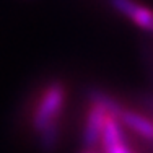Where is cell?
<instances>
[{
	"instance_id": "obj_1",
	"label": "cell",
	"mask_w": 153,
	"mask_h": 153,
	"mask_svg": "<svg viewBox=\"0 0 153 153\" xmlns=\"http://www.w3.org/2000/svg\"><path fill=\"white\" fill-rule=\"evenodd\" d=\"M65 103V88L59 82L51 83L39 98V103L34 109L33 126L39 134L52 124H57L60 111Z\"/></svg>"
},
{
	"instance_id": "obj_2",
	"label": "cell",
	"mask_w": 153,
	"mask_h": 153,
	"mask_svg": "<svg viewBox=\"0 0 153 153\" xmlns=\"http://www.w3.org/2000/svg\"><path fill=\"white\" fill-rule=\"evenodd\" d=\"M108 116H109L108 111L103 106L91 103V106L88 109V114H86L85 129H83V142H85V145L88 148H93L100 143Z\"/></svg>"
},
{
	"instance_id": "obj_3",
	"label": "cell",
	"mask_w": 153,
	"mask_h": 153,
	"mask_svg": "<svg viewBox=\"0 0 153 153\" xmlns=\"http://www.w3.org/2000/svg\"><path fill=\"white\" fill-rule=\"evenodd\" d=\"M111 3L117 12L129 16L137 26H140L145 31L153 33V10L138 5L134 0H111Z\"/></svg>"
},
{
	"instance_id": "obj_4",
	"label": "cell",
	"mask_w": 153,
	"mask_h": 153,
	"mask_svg": "<svg viewBox=\"0 0 153 153\" xmlns=\"http://www.w3.org/2000/svg\"><path fill=\"white\" fill-rule=\"evenodd\" d=\"M101 145L104 148V153H132L130 148L124 143L121 122H119V119L112 117V116H108L106 119L103 137H101Z\"/></svg>"
},
{
	"instance_id": "obj_5",
	"label": "cell",
	"mask_w": 153,
	"mask_h": 153,
	"mask_svg": "<svg viewBox=\"0 0 153 153\" xmlns=\"http://www.w3.org/2000/svg\"><path fill=\"white\" fill-rule=\"evenodd\" d=\"M119 122L127 126L130 130H134L135 134H138L143 138H150L153 140V121L145 116L138 114L135 111H130V109H124Z\"/></svg>"
},
{
	"instance_id": "obj_6",
	"label": "cell",
	"mask_w": 153,
	"mask_h": 153,
	"mask_svg": "<svg viewBox=\"0 0 153 153\" xmlns=\"http://www.w3.org/2000/svg\"><path fill=\"white\" fill-rule=\"evenodd\" d=\"M90 101L94 103V104L103 106L108 111V114L112 116V117H116V119L121 117V114H122V111H124V108L114 100V98H111L109 94L103 93V91H98V90H94V91L90 93Z\"/></svg>"
},
{
	"instance_id": "obj_7",
	"label": "cell",
	"mask_w": 153,
	"mask_h": 153,
	"mask_svg": "<svg viewBox=\"0 0 153 153\" xmlns=\"http://www.w3.org/2000/svg\"><path fill=\"white\" fill-rule=\"evenodd\" d=\"M59 140V124H52L41 132V143L44 150H52Z\"/></svg>"
},
{
	"instance_id": "obj_8",
	"label": "cell",
	"mask_w": 153,
	"mask_h": 153,
	"mask_svg": "<svg viewBox=\"0 0 153 153\" xmlns=\"http://www.w3.org/2000/svg\"><path fill=\"white\" fill-rule=\"evenodd\" d=\"M85 153H93V152H85Z\"/></svg>"
}]
</instances>
